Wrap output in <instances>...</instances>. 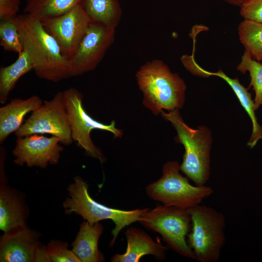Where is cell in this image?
I'll return each instance as SVG.
<instances>
[{
    "label": "cell",
    "mask_w": 262,
    "mask_h": 262,
    "mask_svg": "<svg viewBox=\"0 0 262 262\" xmlns=\"http://www.w3.org/2000/svg\"><path fill=\"white\" fill-rule=\"evenodd\" d=\"M16 21L24 50L37 76L54 82L70 77V59L40 20L24 13L17 15Z\"/></svg>",
    "instance_id": "6da1fadb"
},
{
    "label": "cell",
    "mask_w": 262,
    "mask_h": 262,
    "mask_svg": "<svg viewBox=\"0 0 262 262\" xmlns=\"http://www.w3.org/2000/svg\"><path fill=\"white\" fill-rule=\"evenodd\" d=\"M145 107L155 115L163 110L172 111L182 108L186 85L176 73L163 61L154 59L141 66L136 73Z\"/></svg>",
    "instance_id": "7a4b0ae2"
},
{
    "label": "cell",
    "mask_w": 262,
    "mask_h": 262,
    "mask_svg": "<svg viewBox=\"0 0 262 262\" xmlns=\"http://www.w3.org/2000/svg\"><path fill=\"white\" fill-rule=\"evenodd\" d=\"M162 116L170 122L177 133V140L185 148L180 169L196 185H205L210 175L211 134L208 128L193 129L183 120L179 109L165 113Z\"/></svg>",
    "instance_id": "3957f363"
},
{
    "label": "cell",
    "mask_w": 262,
    "mask_h": 262,
    "mask_svg": "<svg viewBox=\"0 0 262 262\" xmlns=\"http://www.w3.org/2000/svg\"><path fill=\"white\" fill-rule=\"evenodd\" d=\"M88 184L80 177L74 178V182L67 188L68 197L63 203L65 213L80 215L90 224L104 219L114 223L112 231L113 238L110 243L112 247L121 230L126 226L138 221L141 215L149 209L146 208L132 210H122L108 207L94 200L89 195Z\"/></svg>",
    "instance_id": "277c9868"
},
{
    "label": "cell",
    "mask_w": 262,
    "mask_h": 262,
    "mask_svg": "<svg viewBox=\"0 0 262 262\" xmlns=\"http://www.w3.org/2000/svg\"><path fill=\"white\" fill-rule=\"evenodd\" d=\"M180 164L177 161H168L162 168V175L145 188L147 195L163 205L190 209L201 203L213 193L206 185H193L180 173Z\"/></svg>",
    "instance_id": "5b68a950"
},
{
    "label": "cell",
    "mask_w": 262,
    "mask_h": 262,
    "mask_svg": "<svg viewBox=\"0 0 262 262\" xmlns=\"http://www.w3.org/2000/svg\"><path fill=\"white\" fill-rule=\"evenodd\" d=\"M192 227L188 244L199 262H217L226 242V219L214 208L198 205L190 209Z\"/></svg>",
    "instance_id": "8992f818"
},
{
    "label": "cell",
    "mask_w": 262,
    "mask_h": 262,
    "mask_svg": "<svg viewBox=\"0 0 262 262\" xmlns=\"http://www.w3.org/2000/svg\"><path fill=\"white\" fill-rule=\"evenodd\" d=\"M148 230L160 234L169 248L189 259L196 256L186 240L192 227L190 209L157 204L142 213L138 220Z\"/></svg>",
    "instance_id": "52a82bcc"
},
{
    "label": "cell",
    "mask_w": 262,
    "mask_h": 262,
    "mask_svg": "<svg viewBox=\"0 0 262 262\" xmlns=\"http://www.w3.org/2000/svg\"><path fill=\"white\" fill-rule=\"evenodd\" d=\"M63 93L73 141L77 142L87 155L104 163L106 158L93 143L90 136L91 131L94 129L105 131L112 133L115 137L121 138L122 131L116 127L114 120L107 125L91 117L83 106L82 94L76 88L70 87Z\"/></svg>",
    "instance_id": "ba28073f"
},
{
    "label": "cell",
    "mask_w": 262,
    "mask_h": 262,
    "mask_svg": "<svg viewBox=\"0 0 262 262\" xmlns=\"http://www.w3.org/2000/svg\"><path fill=\"white\" fill-rule=\"evenodd\" d=\"M15 133L16 137L47 133L59 137L60 143L65 146L72 144L63 91H58L52 99L43 101Z\"/></svg>",
    "instance_id": "9c48e42d"
},
{
    "label": "cell",
    "mask_w": 262,
    "mask_h": 262,
    "mask_svg": "<svg viewBox=\"0 0 262 262\" xmlns=\"http://www.w3.org/2000/svg\"><path fill=\"white\" fill-rule=\"evenodd\" d=\"M115 28L91 22L70 59L71 77L95 69L115 39Z\"/></svg>",
    "instance_id": "30bf717a"
},
{
    "label": "cell",
    "mask_w": 262,
    "mask_h": 262,
    "mask_svg": "<svg viewBox=\"0 0 262 262\" xmlns=\"http://www.w3.org/2000/svg\"><path fill=\"white\" fill-rule=\"evenodd\" d=\"M40 21L69 59L92 22L80 4L61 16L43 19Z\"/></svg>",
    "instance_id": "8fae6325"
},
{
    "label": "cell",
    "mask_w": 262,
    "mask_h": 262,
    "mask_svg": "<svg viewBox=\"0 0 262 262\" xmlns=\"http://www.w3.org/2000/svg\"><path fill=\"white\" fill-rule=\"evenodd\" d=\"M12 150L17 165L46 168L49 164H58L64 147L59 145L60 139L52 136L47 137L38 134L17 137Z\"/></svg>",
    "instance_id": "7c38bea8"
},
{
    "label": "cell",
    "mask_w": 262,
    "mask_h": 262,
    "mask_svg": "<svg viewBox=\"0 0 262 262\" xmlns=\"http://www.w3.org/2000/svg\"><path fill=\"white\" fill-rule=\"evenodd\" d=\"M1 262H51L45 246L27 228L13 230L1 236L0 244Z\"/></svg>",
    "instance_id": "4fadbf2b"
},
{
    "label": "cell",
    "mask_w": 262,
    "mask_h": 262,
    "mask_svg": "<svg viewBox=\"0 0 262 262\" xmlns=\"http://www.w3.org/2000/svg\"><path fill=\"white\" fill-rule=\"evenodd\" d=\"M127 243L124 253L115 254L111 259L112 262H139L147 255L154 256L157 260L164 261L169 247L154 241L144 230L135 227L127 229L125 232Z\"/></svg>",
    "instance_id": "5bb4252c"
},
{
    "label": "cell",
    "mask_w": 262,
    "mask_h": 262,
    "mask_svg": "<svg viewBox=\"0 0 262 262\" xmlns=\"http://www.w3.org/2000/svg\"><path fill=\"white\" fill-rule=\"evenodd\" d=\"M43 103L41 98L33 95L27 99L14 98L0 108V143L22 125L24 116L38 109Z\"/></svg>",
    "instance_id": "9a60e30c"
},
{
    "label": "cell",
    "mask_w": 262,
    "mask_h": 262,
    "mask_svg": "<svg viewBox=\"0 0 262 262\" xmlns=\"http://www.w3.org/2000/svg\"><path fill=\"white\" fill-rule=\"evenodd\" d=\"M103 231L99 222L90 224L84 221L80 225L76 239L72 243V250L81 262H100L104 261L103 254L99 250L98 242Z\"/></svg>",
    "instance_id": "2e32d148"
},
{
    "label": "cell",
    "mask_w": 262,
    "mask_h": 262,
    "mask_svg": "<svg viewBox=\"0 0 262 262\" xmlns=\"http://www.w3.org/2000/svg\"><path fill=\"white\" fill-rule=\"evenodd\" d=\"M198 75L201 77L215 76L224 80L231 87L236 95L241 104L245 109L251 118L252 123V132L247 146L251 148H253L258 142L262 139V127L259 125L255 114L254 100L251 98V94L248 92V88H246L241 84L237 78L232 79L224 73L222 70L217 72L208 71L200 66L198 68Z\"/></svg>",
    "instance_id": "e0dca14e"
},
{
    "label": "cell",
    "mask_w": 262,
    "mask_h": 262,
    "mask_svg": "<svg viewBox=\"0 0 262 262\" xmlns=\"http://www.w3.org/2000/svg\"><path fill=\"white\" fill-rule=\"evenodd\" d=\"M26 228L23 206L13 190L1 186L0 190V229L6 233Z\"/></svg>",
    "instance_id": "ac0fdd59"
},
{
    "label": "cell",
    "mask_w": 262,
    "mask_h": 262,
    "mask_svg": "<svg viewBox=\"0 0 262 262\" xmlns=\"http://www.w3.org/2000/svg\"><path fill=\"white\" fill-rule=\"evenodd\" d=\"M81 5L92 22L115 28L122 9L119 0H81Z\"/></svg>",
    "instance_id": "d6986e66"
},
{
    "label": "cell",
    "mask_w": 262,
    "mask_h": 262,
    "mask_svg": "<svg viewBox=\"0 0 262 262\" xmlns=\"http://www.w3.org/2000/svg\"><path fill=\"white\" fill-rule=\"evenodd\" d=\"M33 70L30 58L23 50L12 64L0 68V103L7 101L10 92L23 75Z\"/></svg>",
    "instance_id": "ffe728a7"
},
{
    "label": "cell",
    "mask_w": 262,
    "mask_h": 262,
    "mask_svg": "<svg viewBox=\"0 0 262 262\" xmlns=\"http://www.w3.org/2000/svg\"><path fill=\"white\" fill-rule=\"evenodd\" d=\"M81 0H27L24 13L41 20L61 16L80 4Z\"/></svg>",
    "instance_id": "44dd1931"
},
{
    "label": "cell",
    "mask_w": 262,
    "mask_h": 262,
    "mask_svg": "<svg viewBox=\"0 0 262 262\" xmlns=\"http://www.w3.org/2000/svg\"><path fill=\"white\" fill-rule=\"evenodd\" d=\"M241 43L253 59L262 61V23L244 19L238 27Z\"/></svg>",
    "instance_id": "7402d4cb"
},
{
    "label": "cell",
    "mask_w": 262,
    "mask_h": 262,
    "mask_svg": "<svg viewBox=\"0 0 262 262\" xmlns=\"http://www.w3.org/2000/svg\"><path fill=\"white\" fill-rule=\"evenodd\" d=\"M236 68L243 74L246 71L249 73L250 83L248 88L252 86L255 92L254 102L256 110L262 105V63L253 59L249 51L245 49Z\"/></svg>",
    "instance_id": "603a6c76"
},
{
    "label": "cell",
    "mask_w": 262,
    "mask_h": 262,
    "mask_svg": "<svg viewBox=\"0 0 262 262\" xmlns=\"http://www.w3.org/2000/svg\"><path fill=\"white\" fill-rule=\"evenodd\" d=\"M0 45L5 51H12L18 54L23 51V44L16 18L0 21Z\"/></svg>",
    "instance_id": "cb8c5ba5"
},
{
    "label": "cell",
    "mask_w": 262,
    "mask_h": 262,
    "mask_svg": "<svg viewBox=\"0 0 262 262\" xmlns=\"http://www.w3.org/2000/svg\"><path fill=\"white\" fill-rule=\"evenodd\" d=\"M45 250L51 262H81L73 251L68 248V245L66 243L59 241H51L45 246Z\"/></svg>",
    "instance_id": "d4e9b609"
},
{
    "label": "cell",
    "mask_w": 262,
    "mask_h": 262,
    "mask_svg": "<svg viewBox=\"0 0 262 262\" xmlns=\"http://www.w3.org/2000/svg\"><path fill=\"white\" fill-rule=\"evenodd\" d=\"M240 14L244 19L262 23V0H247L240 7Z\"/></svg>",
    "instance_id": "484cf974"
},
{
    "label": "cell",
    "mask_w": 262,
    "mask_h": 262,
    "mask_svg": "<svg viewBox=\"0 0 262 262\" xmlns=\"http://www.w3.org/2000/svg\"><path fill=\"white\" fill-rule=\"evenodd\" d=\"M20 4V0H0V21L15 19Z\"/></svg>",
    "instance_id": "4316f807"
},
{
    "label": "cell",
    "mask_w": 262,
    "mask_h": 262,
    "mask_svg": "<svg viewBox=\"0 0 262 262\" xmlns=\"http://www.w3.org/2000/svg\"><path fill=\"white\" fill-rule=\"evenodd\" d=\"M224 0L225 1L230 4L241 7L243 6V4H244L246 3V2L247 0Z\"/></svg>",
    "instance_id": "83f0119b"
}]
</instances>
